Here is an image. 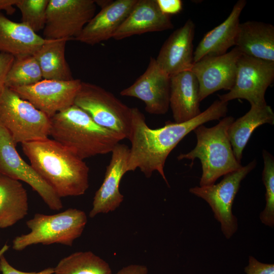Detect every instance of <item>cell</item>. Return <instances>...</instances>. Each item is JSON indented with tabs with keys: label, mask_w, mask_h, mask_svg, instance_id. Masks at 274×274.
Here are the masks:
<instances>
[{
	"label": "cell",
	"mask_w": 274,
	"mask_h": 274,
	"mask_svg": "<svg viewBox=\"0 0 274 274\" xmlns=\"http://www.w3.org/2000/svg\"><path fill=\"white\" fill-rule=\"evenodd\" d=\"M195 28L194 22L189 19L171 33L162 45L155 60L169 77L192 68Z\"/></svg>",
	"instance_id": "cell-16"
},
{
	"label": "cell",
	"mask_w": 274,
	"mask_h": 274,
	"mask_svg": "<svg viewBox=\"0 0 274 274\" xmlns=\"http://www.w3.org/2000/svg\"><path fill=\"white\" fill-rule=\"evenodd\" d=\"M246 274H274V264L259 261L252 256H249L248 264L244 268Z\"/></svg>",
	"instance_id": "cell-30"
},
{
	"label": "cell",
	"mask_w": 274,
	"mask_h": 274,
	"mask_svg": "<svg viewBox=\"0 0 274 274\" xmlns=\"http://www.w3.org/2000/svg\"><path fill=\"white\" fill-rule=\"evenodd\" d=\"M14 60V56L7 53H0V95L6 87V79Z\"/></svg>",
	"instance_id": "cell-32"
},
{
	"label": "cell",
	"mask_w": 274,
	"mask_h": 274,
	"mask_svg": "<svg viewBox=\"0 0 274 274\" xmlns=\"http://www.w3.org/2000/svg\"><path fill=\"white\" fill-rule=\"evenodd\" d=\"M50 136L81 159L111 153L124 138L96 124L74 105L50 118Z\"/></svg>",
	"instance_id": "cell-3"
},
{
	"label": "cell",
	"mask_w": 274,
	"mask_h": 274,
	"mask_svg": "<svg viewBox=\"0 0 274 274\" xmlns=\"http://www.w3.org/2000/svg\"><path fill=\"white\" fill-rule=\"evenodd\" d=\"M10 134L0 123V174L27 183L50 209L61 210L63 207L61 198L22 158Z\"/></svg>",
	"instance_id": "cell-11"
},
{
	"label": "cell",
	"mask_w": 274,
	"mask_h": 274,
	"mask_svg": "<svg viewBox=\"0 0 274 274\" xmlns=\"http://www.w3.org/2000/svg\"><path fill=\"white\" fill-rule=\"evenodd\" d=\"M18 0H0V11H5L7 14H13L16 9L14 6L16 5Z\"/></svg>",
	"instance_id": "cell-35"
},
{
	"label": "cell",
	"mask_w": 274,
	"mask_h": 274,
	"mask_svg": "<svg viewBox=\"0 0 274 274\" xmlns=\"http://www.w3.org/2000/svg\"><path fill=\"white\" fill-rule=\"evenodd\" d=\"M170 79L169 107L175 122H185L199 115V85L193 72L185 71Z\"/></svg>",
	"instance_id": "cell-19"
},
{
	"label": "cell",
	"mask_w": 274,
	"mask_h": 274,
	"mask_svg": "<svg viewBox=\"0 0 274 274\" xmlns=\"http://www.w3.org/2000/svg\"><path fill=\"white\" fill-rule=\"evenodd\" d=\"M82 81L43 79L32 85L12 88L21 98L51 118L74 105Z\"/></svg>",
	"instance_id": "cell-12"
},
{
	"label": "cell",
	"mask_w": 274,
	"mask_h": 274,
	"mask_svg": "<svg viewBox=\"0 0 274 274\" xmlns=\"http://www.w3.org/2000/svg\"><path fill=\"white\" fill-rule=\"evenodd\" d=\"M241 54L235 47L223 55L204 57L193 63L190 70L198 81L200 101L219 90L229 91L233 87Z\"/></svg>",
	"instance_id": "cell-13"
},
{
	"label": "cell",
	"mask_w": 274,
	"mask_h": 274,
	"mask_svg": "<svg viewBox=\"0 0 274 274\" xmlns=\"http://www.w3.org/2000/svg\"><path fill=\"white\" fill-rule=\"evenodd\" d=\"M148 268L141 264H130L123 267L115 274H147Z\"/></svg>",
	"instance_id": "cell-34"
},
{
	"label": "cell",
	"mask_w": 274,
	"mask_h": 274,
	"mask_svg": "<svg viewBox=\"0 0 274 274\" xmlns=\"http://www.w3.org/2000/svg\"><path fill=\"white\" fill-rule=\"evenodd\" d=\"M0 123L16 145L50 136V118L6 86L0 95Z\"/></svg>",
	"instance_id": "cell-6"
},
{
	"label": "cell",
	"mask_w": 274,
	"mask_h": 274,
	"mask_svg": "<svg viewBox=\"0 0 274 274\" xmlns=\"http://www.w3.org/2000/svg\"><path fill=\"white\" fill-rule=\"evenodd\" d=\"M234 121L232 116L224 117L215 126L201 125L193 131L197 144L187 153H181L179 160L198 158L201 163L202 175L199 186L212 185L218 178L236 171L243 166L236 159L229 139L228 130Z\"/></svg>",
	"instance_id": "cell-4"
},
{
	"label": "cell",
	"mask_w": 274,
	"mask_h": 274,
	"mask_svg": "<svg viewBox=\"0 0 274 274\" xmlns=\"http://www.w3.org/2000/svg\"><path fill=\"white\" fill-rule=\"evenodd\" d=\"M9 246L7 244H5L0 250V257L3 255L9 249Z\"/></svg>",
	"instance_id": "cell-36"
},
{
	"label": "cell",
	"mask_w": 274,
	"mask_h": 274,
	"mask_svg": "<svg viewBox=\"0 0 274 274\" xmlns=\"http://www.w3.org/2000/svg\"><path fill=\"white\" fill-rule=\"evenodd\" d=\"M86 213L70 208L53 215L37 213L26 222L30 231L14 238L12 248L20 251L29 246L60 244L72 246L80 237L87 224Z\"/></svg>",
	"instance_id": "cell-5"
},
{
	"label": "cell",
	"mask_w": 274,
	"mask_h": 274,
	"mask_svg": "<svg viewBox=\"0 0 274 274\" xmlns=\"http://www.w3.org/2000/svg\"><path fill=\"white\" fill-rule=\"evenodd\" d=\"M67 41L47 40L33 54L40 65L43 79L70 81L74 79L65 57Z\"/></svg>",
	"instance_id": "cell-25"
},
{
	"label": "cell",
	"mask_w": 274,
	"mask_h": 274,
	"mask_svg": "<svg viewBox=\"0 0 274 274\" xmlns=\"http://www.w3.org/2000/svg\"><path fill=\"white\" fill-rule=\"evenodd\" d=\"M170 85V77L151 57L144 73L120 94L142 100L149 114L162 115L166 113L169 108Z\"/></svg>",
	"instance_id": "cell-14"
},
{
	"label": "cell",
	"mask_w": 274,
	"mask_h": 274,
	"mask_svg": "<svg viewBox=\"0 0 274 274\" xmlns=\"http://www.w3.org/2000/svg\"><path fill=\"white\" fill-rule=\"evenodd\" d=\"M273 79L274 61L242 54L237 63L234 84L228 92L218 95L219 99L228 102L242 98L251 106H265V93Z\"/></svg>",
	"instance_id": "cell-9"
},
{
	"label": "cell",
	"mask_w": 274,
	"mask_h": 274,
	"mask_svg": "<svg viewBox=\"0 0 274 274\" xmlns=\"http://www.w3.org/2000/svg\"><path fill=\"white\" fill-rule=\"evenodd\" d=\"M138 0L110 1L89 21L73 40L94 45L113 38Z\"/></svg>",
	"instance_id": "cell-17"
},
{
	"label": "cell",
	"mask_w": 274,
	"mask_h": 274,
	"mask_svg": "<svg viewBox=\"0 0 274 274\" xmlns=\"http://www.w3.org/2000/svg\"><path fill=\"white\" fill-rule=\"evenodd\" d=\"M46 40L26 25L12 21L0 12V53L15 57L33 55Z\"/></svg>",
	"instance_id": "cell-22"
},
{
	"label": "cell",
	"mask_w": 274,
	"mask_h": 274,
	"mask_svg": "<svg viewBox=\"0 0 274 274\" xmlns=\"http://www.w3.org/2000/svg\"><path fill=\"white\" fill-rule=\"evenodd\" d=\"M0 271L2 274H53L54 270L53 267H48L38 272L21 271L10 264L3 254L0 257Z\"/></svg>",
	"instance_id": "cell-31"
},
{
	"label": "cell",
	"mask_w": 274,
	"mask_h": 274,
	"mask_svg": "<svg viewBox=\"0 0 274 274\" xmlns=\"http://www.w3.org/2000/svg\"><path fill=\"white\" fill-rule=\"evenodd\" d=\"M264 167L262 181L265 187V207L260 213L259 218L265 225L274 226V158L266 150H263Z\"/></svg>",
	"instance_id": "cell-28"
},
{
	"label": "cell",
	"mask_w": 274,
	"mask_h": 274,
	"mask_svg": "<svg viewBox=\"0 0 274 274\" xmlns=\"http://www.w3.org/2000/svg\"><path fill=\"white\" fill-rule=\"evenodd\" d=\"M74 105L99 126L128 139L131 129L132 108L113 93L89 82H82Z\"/></svg>",
	"instance_id": "cell-7"
},
{
	"label": "cell",
	"mask_w": 274,
	"mask_h": 274,
	"mask_svg": "<svg viewBox=\"0 0 274 274\" xmlns=\"http://www.w3.org/2000/svg\"><path fill=\"white\" fill-rule=\"evenodd\" d=\"M173 28L170 16L160 11L156 0H138L113 38L120 40L134 35Z\"/></svg>",
	"instance_id": "cell-18"
},
{
	"label": "cell",
	"mask_w": 274,
	"mask_h": 274,
	"mask_svg": "<svg viewBox=\"0 0 274 274\" xmlns=\"http://www.w3.org/2000/svg\"><path fill=\"white\" fill-rule=\"evenodd\" d=\"M156 2L160 11L169 16L179 13L183 8V2L181 0H156Z\"/></svg>",
	"instance_id": "cell-33"
},
{
	"label": "cell",
	"mask_w": 274,
	"mask_h": 274,
	"mask_svg": "<svg viewBox=\"0 0 274 274\" xmlns=\"http://www.w3.org/2000/svg\"><path fill=\"white\" fill-rule=\"evenodd\" d=\"M246 3L245 0L238 1L228 17L203 36L194 51L193 63L204 57L223 55L235 46L239 17Z\"/></svg>",
	"instance_id": "cell-20"
},
{
	"label": "cell",
	"mask_w": 274,
	"mask_h": 274,
	"mask_svg": "<svg viewBox=\"0 0 274 274\" xmlns=\"http://www.w3.org/2000/svg\"><path fill=\"white\" fill-rule=\"evenodd\" d=\"M49 0H18L15 6L21 14V22L35 32L43 30Z\"/></svg>",
	"instance_id": "cell-29"
},
{
	"label": "cell",
	"mask_w": 274,
	"mask_h": 274,
	"mask_svg": "<svg viewBox=\"0 0 274 274\" xmlns=\"http://www.w3.org/2000/svg\"><path fill=\"white\" fill-rule=\"evenodd\" d=\"M129 148L118 143L111 152V158L107 166L104 181L93 197L92 208L89 216L93 218L100 213L114 211L124 199L119 190L121 180L127 172Z\"/></svg>",
	"instance_id": "cell-15"
},
{
	"label": "cell",
	"mask_w": 274,
	"mask_h": 274,
	"mask_svg": "<svg viewBox=\"0 0 274 274\" xmlns=\"http://www.w3.org/2000/svg\"><path fill=\"white\" fill-rule=\"evenodd\" d=\"M96 7L94 0H49L44 39H75L95 15Z\"/></svg>",
	"instance_id": "cell-10"
},
{
	"label": "cell",
	"mask_w": 274,
	"mask_h": 274,
	"mask_svg": "<svg viewBox=\"0 0 274 274\" xmlns=\"http://www.w3.org/2000/svg\"><path fill=\"white\" fill-rule=\"evenodd\" d=\"M228 102L216 100L204 111L185 122H169L160 128L148 127L144 114L137 108H132L131 142L127 171L140 170L147 178L157 172L168 186L164 172L166 160L178 143L197 127L213 120L225 117Z\"/></svg>",
	"instance_id": "cell-1"
},
{
	"label": "cell",
	"mask_w": 274,
	"mask_h": 274,
	"mask_svg": "<svg viewBox=\"0 0 274 274\" xmlns=\"http://www.w3.org/2000/svg\"><path fill=\"white\" fill-rule=\"evenodd\" d=\"M268 123L274 124V113L271 108L251 106L250 110L244 116L234 120L228 130L229 139L234 156L241 162L243 152L253 132L258 126Z\"/></svg>",
	"instance_id": "cell-24"
},
{
	"label": "cell",
	"mask_w": 274,
	"mask_h": 274,
	"mask_svg": "<svg viewBox=\"0 0 274 274\" xmlns=\"http://www.w3.org/2000/svg\"><path fill=\"white\" fill-rule=\"evenodd\" d=\"M235 46L242 54L274 61V26L256 21L240 23Z\"/></svg>",
	"instance_id": "cell-21"
},
{
	"label": "cell",
	"mask_w": 274,
	"mask_h": 274,
	"mask_svg": "<svg viewBox=\"0 0 274 274\" xmlns=\"http://www.w3.org/2000/svg\"><path fill=\"white\" fill-rule=\"evenodd\" d=\"M21 147L31 166L59 197L85 194L89 168L84 160L49 138L24 143Z\"/></svg>",
	"instance_id": "cell-2"
},
{
	"label": "cell",
	"mask_w": 274,
	"mask_h": 274,
	"mask_svg": "<svg viewBox=\"0 0 274 274\" xmlns=\"http://www.w3.org/2000/svg\"><path fill=\"white\" fill-rule=\"evenodd\" d=\"M43 79L40 65L33 55L14 57L6 79L5 86L11 89L27 86Z\"/></svg>",
	"instance_id": "cell-27"
},
{
	"label": "cell",
	"mask_w": 274,
	"mask_h": 274,
	"mask_svg": "<svg viewBox=\"0 0 274 274\" xmlns=\"http://www.w3.org/2000/svg\"><path fill=\"white\" fill-rule=\"evenodd\" d=\"M53 274H112L105 260L91 251L75 252L61 259Z\"/></svg>",
	"instance_id": "cell-26"
},
{
	"label": "cell",
	"mask_w": 274,
	"mask_h": 274,
	"mask_svg": "<svg viewBox=\"0 0 274 274\" xmlns=\"http://www.w3.org/2000/svg\"><path fill=\"white\" fill-rule=\"evenodd\" d=\"M256 163V160L251 161L239 169L224 176L216 184L189 189L191 194L209 204L226 239H230L238 228L237 219L232 213V206L241 182L255 167Z\"/></svg>",
	"instance_id": "cell-8"
},
{
	"label": "cell",
	"mask_w": 274,
	"mask_h": 274,
	"mask_svg": "<svg viewBox=\"0 0 274 274\" xmlns=\"http://www.w3.org/2000/svg\"><path fill=\"white\" fill-rule=\"evenodd\" d=\"M28 211V195L21 183L0 174V228L14 225Z\"/></svg>",
	"instance_id": "cell-23"
}]
</instances>
